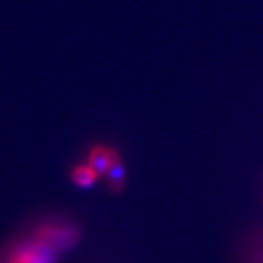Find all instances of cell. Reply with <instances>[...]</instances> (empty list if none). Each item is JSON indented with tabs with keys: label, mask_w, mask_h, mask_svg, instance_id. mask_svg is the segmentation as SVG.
<instances>
[{
	"label": "cell",
	"mask_w": 263,
	"mask_h": 263,
	"mask_svg": "<svg viewBox=\"0 0 263 263\" xmlns=\"http://www.w3.org/2000/svg\"><path fill=\"white\" fill-rule=\"evenodd\" d=\"M59 254L46 241L32 235L10 246L2 263H57Z\"/></svg>",
	"instance_id": "6da1fadb"
},
{
	"label": "cell",
	"mask_w": 263,
	"mask_h": 263,
	"mask_svg": "<svg viewBox=\"0 0 263 263\" xmlns=\"http://www.w3.org/2000/svg\"><path fill=\"white\" fill-rule=\"evenodd\" d=\"M32 235L46 241L59 253H63L73 249L81 241L82 230L73 222H44L37 227Z\"/></svg>",
	"instance_id": "7a4b0ae2"
},
{
	"label": "cell",
	"mask_w": 263,
	"mask_h": 263,
	"mask_svg": "<svg viewBox=\"0 0 263 263\" xmlns=\"http://www.w3.org/2000/svg\"><path fill=\"white\" fill-rule=\"evenodd\" d=\"M237 263H263V226L246 235L237 252Z\"/></svg>",
	"instance_id": "3957f363"
},
{
	"label": "cell",
	"mask_w": 263,
	"mask_h": 263,
	"mask_svg": "<svg viewBox=\"0 0 263 263\" xmlns=\"http://www.w3.org/2000/svg\"><path fill=\"white\" fill-rule=\"evenodd\" d=\"M104 179L107 181V187L110 189V192L114 195H120L126 186V170H124L120 152L116 148H111L110 167L107 170Z\"/></svg>",
	"instance_id": "277c9868"
},
{
	"label": "cell",
	"mask_w": 263,
	"mask_h": 263,
	"mask_svg": "<svg viewBox=\"0 0 263 263\" xmlns=\"http://www.w3.org/2000/svg\"><path fill=\"white\" fill-rule=\"evenodd\" d=\"M110 160H111V148L97 143L91 146L88 152V164L97 171L100 177H104L107 170L110 167Z\"/></svg>",
	"instance_id": "5b68a950"
},
{
	"label": "cell",
	"mask_w": 263,
	"mask_h": 263,
	"mask_svg": "<svg viewBox=\"0 0 263 263\" xmlns=\"http://www.w3.org/2000/svg\"><path fill=\"white\" fill-rule=\"evenodd\" d=\"M101 179L97 171H95L88 162L86 164H78L73 168L70 170V180L75 184L76 187L88 190V189L94 187L97 181Z\"/></svg>",
	"instance_id": "8992f818"
}]
</instances>
